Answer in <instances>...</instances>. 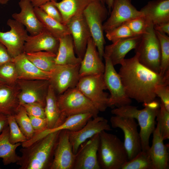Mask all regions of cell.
Wrapping results in <instances>:
<instances>
[{
    "label": "cell",
    "instance_id": "1",
    "mask_svg": "<svg viewBox=\"0 0 169 169\" xmlns=\"http://www.w3.org/2000/svg\"><path fill=\"white\" fill-rule=\"evenodd\" d=\"M118 74L126 93L138 103H148L155 100L156 87L169 84V71L164 75L156 73L140 63L137 55L125 59Z\"/></svg>",
    "mask_w": 169,
    "mask_h": 169
},
{
    "label": "cell",
    "instance_id": "2",
    "mask_svg": "<svg viewBox=\"0 0 169 169\" xmlns=\"http://www.w3.org/2000/svg\"><path fill=\"white\" fill-rule=\"evenodd\" d=\"M60 131L52 133L20 150L19 169H48L52 163Z\"/></svg>",
    "mask_w": 169,
    "mask_h": 169
},
{
    "label": "cell",
    "instance_id": "3",
    "mask_svg": "<svg viewBox=\"0 0 169 169\" xmlns=\"http://www.w3.org/2000/svg\"><path fill=\"white\" fill-rule=\"evenodd\" d=\"M97 158L100 169H121L128 160L123 142L116 135L105 131L99 133Z\"/></svg>",
    "mask_w": 169,
    "mask_h": 169
},
{
    "label": "cell",
    "instance_id": "4",
    "mask_svg": "<svg viewBox=\"0 0 169 169\" xmlns=\"http://www.w3.org/2000/svg\"><path fill=\"white\" fill-rule=\"evenodd\" d=\"M159 108L154 109L147 106L141 110L137 107L126 105L112 109L111 113L114 115L136 119L140 130L139 132L142 151H147L150 146V136L155 128V119Z\"/></svg>",
    "mask_w": 169,
    "mask_h": 169
},
{
    "label": "cell",
    "instance_id": "5",
    "mask_svg": "<svg viewBox=\"0 0 169 169\" xmlns=\"http://www.w3.org/2000/svg\"><path fill=\"white\" fill-rule=\"evenodd\" d=\"M135 49L140 63L159 73L161 60L160 45L152 25L149 24L146 32L141 35L140 41Z\"/></svg>",
    "mask_w": 169,
    "mask_h": 169
},
{
    "label": "cell",
    "instance_id": "6",
    "mask_svg": "<svg viewBox=\"0 0 169 169\" xmlns=\"http://www.w3.org/2000/svg\"><path fill=\"white\" fill-rule=\"evenodd\" d=\"M108 11L100 0H94L85 8L83 14L89 28L99 55L102 60L105 42L104 35L103 22Z\"/></svg>",
    "mask_w": 169,
    "mask_h": 169
},
{
    "label": "cell",
    "instance_id": "7",
    "mask_svg": "<svg viewBox=\"0 0 169 169\" xmlns=\"http://www.w3.org/2000/svg\"><path fill=\"white\" fill-rule=\"evenodd\" d=\"M57 99L60 110L66 118L71 115L87 113L92 114L93 118L98 116L99 111L76 87L69 89L58 95Z\"/></svg>",
    "mask_w": 169,
    "mask_h": 169
},
{
    "label": "cell",
    "instance_id": "8",
    "mask_svg": "<svg viewBox=\"0 0 169 169\" xmlns=\"http://www.w3.org/2000/svg\"><path fill=\"white\" fill-rule=\"evenodd\" d=\"M100 112L105 111L108 106L109 94L103 74L80 77L76 87Z\"/></svg>",
    "mask_w": 169,
    "mask_h": 169
},
{
    "label": "cell",
    "instance_id": "9",
    "mask_svg": "<svg viewBox=\"0 0 169 169\" xmlns=\"http://www.w3.org/2000/svg\"><path fill=\"white\" fill-rule=\"evenodd\" d=\"M105 69L104 80L107 89L110 93L108 101V107H120L130 105L132 102L126 94L120 77L115 69L110 59L104 55Z\"/></svg>",
    "mask_w": 169,
    "mask_h": 169
},
{
    "label": "cell",
    "instance_id": "10",
    "mask_svg": "<svg viewBox=\"0 0 169 169\" xmlns=\"http://www.w3.org/2000/svg\"><path fill=\"white\" fill-rule=\"evenodd\" d=\"M110 121L113 128H119L123 131L124 145L128 160H131L142 150L140 135L137 129L138 124L135 119L115 115L111 117Z\"/></svg>",
    "mask_w": 169,
    "mask_h": 169
},
{
    "label": "cell",
    "instance_id": "11",
    "mask_svg": "<svg viewBox=\"0 0 169 169\" xmlns=\"http://www.w3.org/2000/svg\"><path fill=\"white\" fill-rule=\"evenodd\" d=\"M80 64H56L51 72V76L49 80L50 84L58 95L62 94L69 89L76 87L80 78Z\"/></svg>",
    "mask_w": 169,
    "mask_h": 169
},
{
    "label": "cell",
    "instance_id": "12",
    "mask_svg": "<svg viewBox=\"0 0 169 169\" xmlns=\"http://www.w3.org/2000/svg\"><path fill=\"white\" fill-rule=\"evenodd\" d=\"M16 84L19 90L18 97L20 105L38 102L45 106L49 80L18 79Z\"/></svg>",
    "mask_w": 169,
    "mask_h": 169
},
{
    "label": "cell",
    "instance_id": "13",
    "mask_svg": "<svg viewBox=\"0 0 169 169\" xmlns=\"http://www.w3.org/2000/svg\"><path fill=\"white\" fill-rule=\"evenodd\" d=\"M109 17L103 23L105 33L132 19L144 16L132 5L131 0H113Z\"/></svg>",
    "mask_w": 169,
    "mask_h": 169
},
{
    "label": "cell",
    "instance_id": "14",
    "mask_svg": "<svg viewBox=\"0 0 169 169\" xmlns=\"http://www.w3.org/2000/svg\"><path fill=\"white\" fill-rule=\"evenodd\" d=\"M7 24L10 29L6 32L0 31V42L13 58L23 52V46L28 35L25 27L15 20L9 19Z\"/></svg>",
    "mask_w": 169,
    "mask_h": 169
},
{
    "label": "cell",
    "instance_id": "15",
    "mask_svg": "<svg viewBox=\"0 0 169 169\" xmlns=\"http://www.w3.org/2000/svg\"><path fill=\"white\" fill-rule=\"evenodd\" d=\"M112 130L108 120L98 116L89 120L80 130L69 131V139L74 153L76 154L80 146L95 134L103 131H109Z\"/></svg>",
    "mask_w": 169,
    "mask_h": 169
},
{
    "label": "cell",
    "instance_id": "16",
    "mask_svg": "<svg viewBox=\"0 0 169 169\" xmlns=\"http://www.w3.org/2000/svg\"><path fill=\"white\" fill-rule=\"evenodd\" d=\"M69 28L77 57L82 59L84 54L91 33L83 14L78 13L72 17L66 24Z\"/></svg>",
    "mask_w": 169,
    "mask_h": 169
},
{
    "label": "cell",
    "instance_id": "17",
    "mask_svg": "<svg viewBox=\"0 0 169 169\" xmlns=\"http://www.w3.org/2000/svg\"><path fill=\"white\" fill-rule=\"evenodd\" d=\"M99 133L95 135L79 147L73 169H100L97 158Z\"/></svg>",
    "mask_w": 169,
    "mask_h": 169
},
{
    "label": "cell",
    "instance_id": "18",
    "mask_svg": "<svg viewBox=\"0 0 169 169\" xmlns=\"http://www.w3.org/2000/svg\"><path fill=\"white\" fill-rule=\"evenodd\" d=\"M69 136V131H60L49 169H73L75 157Z\"/></svg>",
    "mask_w": 169,
    "mask_h": 169
},
{
    "label": "cell",
    "instance_id": "19",
    "mask_svg": "<svg viewBox=\"0 0 169 169\" xmlns=\"http://www.w3.org/2000/svg\"><path fill=\"white\" fill-rule=\"evenodd\" d=\"M92 118H93V115L92 114L89 113L69 116L66 118L64 121L59 126L52 129L46 128L41 132L35 133L31 138L22 143V147L28 146L52 133L65 130L73 131H78L81 129Z\"/></svg>",
    "mask_w": 169,
    "mask_h": 169
},
{
    "label": "cell",
    "instance_id": "20",
    "mask_svg": "<svg viewBox=\"0 0 169 169\" xmlns=\"http://www.w3.org/2000/svg\"><path fill=\"white\" fill-rule=\"evenodd\" d=\"M59 44V39L45 29L36 35H28L23 50L25 53L45 51L56 54Z\"/></svg>",
    "mask_w": 169,
    "mask_h": 169
},
{
    "label": "cell",
    "instance_id": "21",
    "mask_svg": "<svg viewBox=\"0 0 169 169\" xmlns=\"http://www.w3.org/2000/svg\"><path fill=\"white\" fill-rule=\"evenodd\" d=\"M18 5L20 11L13 13L12 17L25 27L30 35H36L45 29L37 16L30 0H20Z\"/></svg>",
    "mask_w": 169,
    "mask_h": 169
},
{
    "label": "cell",
    "instance_id": "22",
    "mask_svg": "<svg viewBox=\"0 0 169 169\" xmlns=\"http://www.w3.org/2000/svg\"><path fill=\"white\" fill-rule=\"evenodd\" d=\"M102 60L91 37L88 41L84 54L80 62L79 69L80 78L103 74L105 65Z\"/></svg>",
    "mask_w": 169,
    "mask_h": 169
},
{
    "label": "cell",
    "instance_id": "23",
    "mask_svg": "<svg viewBox=\"0 0 169 169\" xmlns=\"http://www.w3.org/2000/svg\"><path fill=\"white\" fill-rule=\"evenodd\" d=\"M141 35L135 36L117 40L104 48V54L110 59L113 65L120 64L126 54L135 49L141 39Z\"/></svg>",
    "mask_w": 169,
    "mask_h": 169
},
{
    "label": "cell",
    "instance_id": "24",
    "mask_svg": "<svg viewBox=\"0 0 169 169\" xmlns=\"http://www.w3.org/2000/svg\"><path fill=\"white\" fill-rule=\"evenodd\" d=\"M140 11L153 27L169 22V0L150 1Z\"/></svg>",
    "mask_w": 169,
    "mask_h": 169
},
{
    "label": "cell",
    "instance_id": "25",
    "mask_svg": "<svg viewBox=\"0 0 169 169\" xmlns=\"http://www.w3.org/2000/svg\"><path fill=\"white\" fill-rule=\"evenodd\" d=\"M17 71L18 79L49 80L51 72L40 69L26 57L23 52L13 58Z\"/></svg>",
    "mask_w": 169,
    "mask_h": 169
},
{
    "label": "cell",
    "instance_id": "26",
    "mask_svg": "<svg viewBox=\"0 0 169 169\" xmlns=\"http://www.w3.org/2000/svg\"><path fill=\"white\" fill-rule=\"evenodd\" d=\"M152 144L147 151L151 160L154 169L169 168L167 147L164 144L159 125L157 123L153 133Z\"/></svg>",
    "mask_w": 169,
    "mask_h": 169
},
{
    "label": "cell",
    "instance_id": "27",
    "mask_svg": "<svg viewBox=\"0 0 169 169\" xmlns=\"http://www.w3.org/2000/svg\"><path fill=\"white\" fill-rule=\"evenodd\" d=\"M44 110L47 121V129H52L59 126L66 118L60 110L56 94L50 84L46 97Z\"/></svg>",
    "mask_w": 169,
    "mask_h": 169
},
{
    "label": "cell",
    "instance_id": "28",
    "mask_svg": "<svg viewBox=\"0 0 169 169\" xmlns=\"http://www.w3.org/2000/svg\"><path fill=\"white\" fill-rule=\"evenodd\" d=\"M19 91L16 84H3L0 86V113L8 116L16 113L20 106L18 97Z\"/></svg>",
    "mask_w": 169,
    "mask_h": 169
},
{
    "label": "cell",
    "instance_id": "29",
    "mask_svg": "<svg viewBox=\"0 0 169 169\" xmlns=\"http://www.w3.org/2000/svg\"><path fill=\"white\" fill-rule=\"evenodd\" d=\"M59 44L55 59L56 64H75L80 63L82 59L75 54L73 38L71 34L59 39Z\"/></svg>",
    "mask_w": 169,
    "mask_h": 169
},
{
    "label": "cell",
    "instance_id": "30",
    "mask_svg": "<svg viewBox=\"0 0 169 169\" xmlns=\"http://www.w3.org/2000/svg\"><path fill=\"white\" fill-rule=\"evenodd\" d=\"M94 0H62L52 2L60 12L63 23L66 25L74 16L83 13L87 6Z\"/></svg>",
    "mask_w": 169,
    "mask_h": 169
},
{
    "label": "cell",
    "instance_id": "31",
    "mask_svg": "<svg viewBox=\"0 0 169 169\" xmlns=\"http://www.w3.org/2000/svg\"><path fill=\"white\" fill-rule=\"evenodd\" d=\"M9 129L8 125L0 133V158L3 159L4 165L16 163L20 156L16 152V149L22 143L13 144L9 139Z\"/></svg>",
    "mask_w": 169,
    "mask_h": 169
},
{
    "label": "cell",
    "instance_id": "32",
    "mask_svg": "<svg viewBox=\"0 0 169 169\" xmlns=\"http://www.w3.org/2000/svg\"><path fill=\"white\" fill-rule=\"evenodd\" d=\"M34 10L45 29L57 38L59 39L65 35L71 34L66 25L49 17L39 7H34Z\"/></svg>",
    "mask_w": 169,
    "mask_h": 169
},
{
    "label": "cell",
    "instance_id": "33",
    "mask_svg": "<svg viewBox=\"0 0 169 169\" xmlns=\"http://www.w3.org/2000/svg\"><path fill=\"white\" fill-rule=\"evenodd\" d=\"M25 54L31 62L43 70L51 72L56 65L55 61L56 54L53 52L42 51Z\"/></svg>",
    "mask_w": 169,
    "mask_h": 169
},
{
    "label": "cell",
    "instance_id": "34",
    "mask_svg": "<svg viewBox=\"0 0 169 169\" xmlns=\"http://www.w3.org/2000/svg\"><path fill=\"white\" fill-rule=\"evenodd\" d=\"M121 169H154L151 157L147 151H141L133 158L128 160Z\"/></svg>",
    "mask_w": 169,
    "mask_h": 169
},
{
    "label": "cell",
    "instance_id": "35",
    "mask_svg": "<svg viewBox=\"0 0 169 169\" xmlns=\"http://www.w3.org/2000/svg\"><path fill=\"white\" fill-rule=\"evenodd\" d=\"M155 31L159 40L161 48V60L159 73L164 75L169 71V37L166 34Z\"/></svg>",
    "mask_w": 169,
    "mask_h": 169
},
{
    "label": "cell",
    "instance_id": "36",
    "mask_svg": "<svg viewBox=\"0 0 169 169\" xmlns=\"http://www.w3.org/2000/svg\"><path fill=\"white\" fill-rule=\"evenodd\" d=\"M14 116L21 131L28 140L33 137L35 132L32 126L30 118L23 106H20Z\"/></svg>",
    "mask_w": 169,
    "mask_h": 169
},
{
    "label": "cell",
    "instance_id": "37",
    "mask_svg": "<svg viewBox=\"0 0 169 169\" xmlns=\"http://www.w3.org/2000/svg\"><path fill=\"white\" fill-rule=\"evenodd\" d=\"M18 79L15 65L13 61L0 66V81L4 84L13 85Z\"/></svg>",
    "mask_w": 169,
    "mask_h": 169
},
{
    "label": "cell",
    "instance_id": "38",
    "mask_svg": "<svg viewBox=\"0 0 169 169\" xmlns=\"http://www.w3.org/2000/svg\"><path fill=\"white\" fill-rule=\"evenodd\" d=\"M160 132L164 140L169 138V112L161 100L160 107L156 116Z\"/></svg>",
    "mask_w": 169,
    "mask_h": 169
},
{
    "label": "cell",
    "instance_id": "39",
    "mask_svg": "<svg viewBox=\"0 0 169 169\" xmlns=\"http://www.w3.org/2000/svg\"><path fill=\"white\" fill-rule=\"evenodd\" d=\"M9 129V139L10 142L15 144L22 143L28 140L18 125L13 115L8 116Z\"/></svg>",
    "mask_w": 169,
    "mask_h": 169
},
{
    "label": "cell",
    "instance_id": "40",
    "mask_svg": "<svg viewBox=\"0 0 169 169\" xmlns=\"http://www.w3.org/2000/svg\"><path fill=\"white\" fill-rule=\"evenodd\" d=\"M123 24L127 26L135 36L145 33L149 25L144 16L129 20Z\"/></svg>",
    "mask_w": 169,
    "mask_h": 169
},
{
    "label": "cell",
    "instance_id": "41",
    "mask_svg": "<svg viewBox=\"0 0 169 169\" xmlns=\"http://www.w3.org/2000/svg\"><path fill=\"white\" fill-rule=\"evenodd\" d=\"M106 38L112 42L119 39L135 36L129 28L124 24L106 32Z\"/></svg>",
    "mask_w": 169,
    "mask_h": 169
},
{
    "label": "cell",
    "instance_id": "42",
    "mask_svg": "<svg viewBox=\"0 0 169 169\" xmlns=\"http://www.w3.org/2000/svg\"><path fill=\"white\" fill-rule=\"evenodd\" d=\"M28 115L42 118H46L45 106L38 102H33L22 105Z\"/></svg>",
    "mask_w": 169,
    "mask_h": 169
},
{
    "label": "cell",
    "instance_id": "43",
    "mask_svg": "<svg viewBox=\"0 0 169 169\" xmlns=\"http://www.w3.org/2000/svg\"><path fill=\"white\" fill-rule=\"evenodd\" d=\"M48 15L63 23L62 15L52 2H47L39 7Z\"/></svg>",
    "mask_w": 169,
    "mask_h": 169
},
{
    "label": "cell",
    "instance_id": "44",
    "mask_svg": "<svg viewBox=\"0 0 169 169\" xmlns=\"http://www.w3.org/2000/svg\"><path fill=\"white\" fill-rule=\"evenodd\" d=\"M156 96L161 99L166 110L169 112V84L157 85L155 90Z\"/></svg>",
    "mask_w": 169,
    "mask_h": 169
},
{
    "label": "cell",
    "instance_id": "45",
    "mask_svg": "<svg viewBox=\"0 0 169 169\" xmlns=\"http://www.w3.org/2000/svg\"><path fill=\"white\" fill-rule=\"evenodd\" d=\"M29 116L35 133L41 132L47 128V121L46 118H42L29 115Z\"/></svg>",
    "mask_w": 169,
    "mask_h": 169
},
{
    "label": "cell",
    "instance_id": "46",
    "mask_svg": "<svg viewBox=\"0 0 169 169\" xmlns=\"http://www.w3.org/2000/svg\"><path fill=\"white\" fill-rule=\"evenodd\" d=\"M13 59L6 47L0 42V66L13 61Z\"/></svg>",
    "mask_w": 169,
    "mask_h": 169
},
{
    "label": "cell",
    "instance_id": "47",
    "mask_svg": "<svg viewBox=\"0 0 169 169\" xmlns=\"http://www.w3.org/2000/svg\"><path fill=\"white\" fill-rule=\"evenodd\" d=\"M154 29L157 31L169 34V22L162 24L154 27Z\"/></svg>",
    "mask_w": 169,
    "mask_h": 169
},
{
    "label": "cell",
    "instance_id": "48",
    "mask_svg": "<svg viewBox=\"0 0 169 169\" xmlns=\"http://www.w3.org/2000/svg\"><path fill=\"white\" fill-rule=\"evenodd\" d=\"M8 125V116L0 113V133Z\"/></svg>",
    "mask_w": 169,
    "mask_h": 169
},
{
    "label": "cell",
    "instance_id": "49",
    "mask_svg": "<svg viewBox=\"0 0 169 169\" xmlns=\"http://www.w3.org/2000/svg\"><path fill=\"white\" fill-rule=\"evenodd\" d=\"M34 7H39L42 4L48 2H56L57 0H30Z\"/></svg>",
    "mask_w": 169,
    "mask_h": 169
},
{
    "label": "cell",
    "instance_id": "50",
    "mask_svg": "<svg viewBox=\"0 0 169 169\" xmlns=\"http://www.w3.org/2000/svg\"><path fill=\"white\" fill-rule=\"evenodd\" d=\"M105 3L107 6L108 9V13H110L113 3V0H104Z\"/></svg>",
    "mask_w": 169,
    "mask_h": 169
},
{
    "label": "cell",
    "instance_id": "51",
    "mask_svg": "<svg viewBox=\"0 0 169 169\" xmlns=\"http://www.w3.org/2000/svg\"><path fill=\"white\" fill-rule=\"evenodd\" d=\"M11 0H0V4L2 5L6 4Z\"/></svg>",
    "mask_w": 169,
    "mask_h": 169
},
{
    "label": "cell",
    "instance_id": "52",
    "mask_svg": "<svg viewBox=\"0 0 169 169\" xmlns=\"http://www.w3.org/2000/svg\"><path fill=\"white\" fill-rule=\"evenodd\" d=\"M4 84L2 82L0 81V86L2 85V84Z\"/></svg>",
    "mask_w": 169,
    "mask_h": 169
},
{
    "label": "cell",
    "instance_id": "53",
    "mask_svg": "<svg viewBox=\"0 0 169 169\" xmlns=\"http://www.w3.org/2000/svg\"><path fill=\"white\" fill-rule=\"evenodd\" d=\"M100 0L102 3L104 4H105L104 1V0Z\"/></svg>",
    "mask_w": 169,
    "mask_h": 169
}]
</instances>
